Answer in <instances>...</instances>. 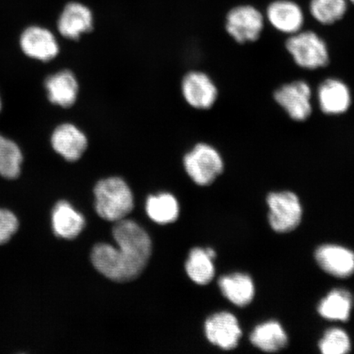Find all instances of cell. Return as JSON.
<instances>
[{"instance_id":"cell-1","label":"cell","mask_w":354,"mask_h":354,"mask_svg":"<svg viewBox=\"0 0 354 354\" xmlns=\"http://www.w3.org/2000/svg\"><path fill=\"white\" fill-rule=\"evenodd\" d=\"M118 248L98 243L93 248L91 261L95 268L111 281L127 282L135 280L144 271L152 252L147 232L136 221L122 219L113 228Z\"/></svg>"},{"instance_id":"cell-2","label":"cell","mask_w":354,"mask_h":354,"mask_svg":"<svg viewBox=\"0 0 354 354\" xmlns=\"http://www.w3.org/2000/svg\"><path fill=\"white\" fill-rule=\"evenodd\" d=\"M95 210L100 218L117 223L134 209V197L129 185L121 177L103 179L94 189Z\"/></svg>"},{"instance_id":"cell-3","label":"cell","mask_w":354,"mask_h":354,"mask_svg":"<svg viewBox=\"0 0 354 354\" xmlns=\"http://www.w3.org/2000/svg\"><path fill=\"white\" fill-rule=\"evenodd\" d=\"M286 48L299 68L317 70L329 63L328 47L320 35L312 30H300L290 35Z\"/></svg>"},{"instance_id":"cell-4","label":"cell","mask_w":354,"mask_h":354,"mask_svg":"<svg viewBox=\"0 0 354 354\" xmlns=\"http://www.w3.org/2000/svg\"><path fill=\"white\" fill-rule=\"evenodd\" d=\"M185 171L194 183L209 185L223 174L224 161L218 150L207 143H198L185 155Z\"/></svg>"},{"instance_id":"cell-5","label":"cell","mask_w":354,"mask_h":354,"mask_svg":"<svg viewBox=\"0 0 354 354\" xmlns=\"http://www.w3.org/2000/svg\"><path fill=\"white\" fill-rule=\"evenodd\" d=\"M268 220L273 231L288 233L294 231L302 220L303 209L299 198L290 192L268 194Z\"/></svg>"},{"instance_id":"cell-6","label":"cell","mask_w":354,"mask_h":354,"mask_svg":"<svg viewBox=\"0 0 354 354\" xmlns=\"http://www.w3.org/2000/svg\"><path fill=\"white\" fill-rule=\"evenodd\" d=\"M313 91L304 81L285 84L274 92V100L295 122L306 121L313 113Z\"/></svg>"},{"instance_id":"cell-7","label":"cell","mask_w":354,"mask_h":354,"mask_svg":"<svg viewBox=\"0 0 354 354\" xmlns=\"http://www.w3.org/2000/svg\"><path fill=\"white\" fill-rule=\"evenodd\" d=\"M264 28V17L256 8L242 6L228 12L225 30L239 44L258 41Z\"/></svg>"},{"instance_id":"cell-8","label":"cell","mask_w":354,"mask_h":354,"mask_svg":"<svg viewBox=\"0 0 354 354\" xmlns=\"http://www.w3.org/2000/svg\"><path fill=\"white\" fill-rule=\"evenodd\" d=\"M181 92L187 103L199 110L211 109L218 97V88L209 75L197 71L185 75Z\"/></svg>"},{"instance_id":"cell-9","label":"cell","mask_w":354,"mask_h":354,"mask_svg":"<svg viewBox=\"0 0 354 354\" xmlns=\"http://www.w3.org/2000/svg\"><path fill=\"white\" fill-rule=\"evenodd\" d=\"M205 330L209 342L224 351L236 348L242 335L237 318L227 312L216 313L207 318Z\"/></svg>"},{"instance_id":"cell-10","label":"cell","mask_w":354,"mask_h":354,"mask_svg":"<svg viewBox=\"0 0 354 354\" xmlns=\"http://www.w3.org/2000/svg\"><path fill=\"white\" fill-rule=\"evenodd\" d=\"M20 44L25 55L43 62L54 59L59 53L55 35L39 26L26 28L21 35Z\"/></svg>"},{"instance_id":"cell-11","label":"cell","mask_w":354,"mask_h":354,"mask_svg":"<svg viewBox=\"0 0 354 354\" xmlns=\"http://www.w3.org/2000/svg\"><path fill=\"white\" fill-rule=\"evenodd\" d=\"M53 149L65 160L76 162L82 157L88 148L85 133L73 123L61 124L51 136Z\"/></svg>"},{"instance_id":"cell-12","label":"cell","mask_w":354,"mask_h":354,"mask_svg":"<svg viewBox=\"0 0 354 354\" xmlns=\"http://www.w3.org/2000/svg\"><path fill=\"white\" fill-rule=\"evenodd\" d=\"M318 106L323 113L337 116L347 112L352 104L351 91L347 84L337 78H328L317 88Z\"/></svg>"},{"instance_id":"cell-13","label":"cell","mask_w":354,"mask_h":354,"mask_svg":"<svg viewBox=\"0 0 354 354\" xmlns=\"http://www.w3.org/2000/svg\"><path fill=\"white\" fill-rule=\"evenodd\" d=\"M94 17L90 8L77 2H71L64 7L57 20V30L64 38L78 39L91 32Z\"/></svg>"},{"instance_id":"cell-14","label":"cell","mask_w":354,"mask_h":354,"mask_svg":"<svg viewBox=\"0 0 354 354\" xmlns=\"http://www.w3.org/2000/svg\"><path fill=\"white\" fill-rule=\"evenodd\" d=\"M315 259L330 275L347 278L354 273V252L340 245H324L317 248Z\"/></svg>"},{"instance_id":"cell-15","label":"cell","mask_w":354,"mask_h":354,"mask_svg":"<svg viewBox=\"0 0 354 354\" xmlns=\"http://www.w3.org/2000/svg\"><path fill=\"white\" fill-rule=\"evenodd\" d=\"M266 13L270 24L278 32L291 35L303 28L304 12L297 3L290 0H277L272 3Z\"/></svg>"},{"instance_id":"cell-16","label":"cell","mask_w":354,"mask_h":354,"mask_svg":"<svg viewBox=\"0 0 354 354\" xmlns=\"http://www.w3.org/2000/svg\"><path fill=\"white\" fill-rule=\"evenodd\" d=\"M48 98L52 104L69 108L76 103L79 84L73 72L63 70L48 77L46 81Z\"/></svg>"},{"instance_id":"cell-17","label":"cell","mask_w":354,"mask_h":354,"mask_svg":"<svg viewBox=\"0 0 354 354\" xmlns=\"http://www.w3.org/2000/svg\"><path fill=\"white\" fill-rule=\"evenodd\" d=\"M86 220L68 201L57 203L52 212V227L57 237L73 240L83 231Z\"/></svg>"},{"instance_id":"cell-18","label":"cell","mask_w":354,"mask_h":354,"mask_svg":"<svg viewBox=\"0 0 354 354\" xmlns=\"http://www.w3.org/2000/svg\"><path fill=\"white\" fill-rule=\"evenodd\" d=\"M221 293L238 307H245L254 299L255 286L252 278L245 273H233L220 278Z\"/></svg>"},{"instance_id":"cell-19","label":"cell","mask_w":354,"mask_h":354,"mask_svg":"<svg viewBox=\"0 0 354 354\" xmlns=\"http://www.w3.org/2000/svg\"><path fill=\"white\" fill-rule=\"evenodd\" d=\"M250 338L256 348L268 353L280 351L288 344V336L284 328L276 321H269L257 326Z\"/></svg>"},{"instance_id":"cell-20","label":"cell","mask_w":354,"mask_h":354,"mask_svg":"<svg viewBox=\"0 0 354 354\" xmlns=\"http://www.w3.org/2000/svg\"><path fill=\"white\" fill-rule=\"evenodd\" d=\"M353 305V296L348 291L336 289L321 301L317 311L325 319L346 322L351 317Z\"/></svg>"},{"instance_id":"cell-21","label":"cell","mask_w":354,"mask_h":354,"mask_svg":"<svg viewBox=\"0 0 354 354\" xmlns=\"http://www.w3.org/2000/svg\"><path fill=\"white\" fill-rule=\"evenodd\" d=\"M146 212L154 223L165 225L174 223L179 216V203L169 193L150 196L146 201Z\"/></svg>"},{"instance_id":"cell-22","label":"cell","mask_w":354,"mask_h":354,"mask_svg":"<svg viewBox=\"0 0 354 354\" xmlns=\"http://www.w3.org/2000/svg\"><path fill=\"white\" fill-rule=\"evenodd\" d=\"M185 271L196 284L207 285L215 276L214 259L207 253L206 250L194 248L190 251L189 259L185 263Z\"/></svg>"},{"instance_id":"cell-23","label":"cell","mask_w":354,"mask_h":354,"mask_svg":"<svg viewBox=\"0 0 354 354\" xmlns=\"http://www.w3.org/2000/svg\"><path fill=\"white\" fill-rule=\"evenodd\" d=\"M22 159L19 146L0 135V176L11 180L19 177Z\"/></svg>"},{"instance_id":"cell-24","label":"cell","mask_w":354,"mask_h":354,"mask_svg":"<svg viewBox=\"0 0 354 354\" xmlns=\"http://www.w3.org/2000/svg\"><path fill=\"white\" fill-rule=\"evenodd\" d=\"M347 11V0H312L310 12L323 25H331L342 20Z\"/></svg>"},{"instance_id":"cell-25","label":"cell","mask_w":354,"mask_h":354,"mask_svg":"<svg viewBox=\"0 0 354 354\" xmlns=\"http://www.w3.org/2000/svg\"><path fill=\"white\" fill-rule=\"evenodd\" d=\"M318 346L324 354H344L351 351V339L346 332L339 328L327 330Z\"/></svg>"},{"instance_id":"cell-26","label":"cell","mask_w":354,"mask_h":354,"mask_svg":"<svg viewBox=\"0 0 354 354\" xmlns=\"http://www.w3.org/2000/svg\"><path fill=\"white\" fill-rule=\"evenodd\" d=\"M19 227V220L13 212L0 209V245L10 241Z\"/></svg>"},{"instance_id":"cell-27","label":"cell","mask_w":354,"mask_h":354,"mask_svg":"<svg viewBox=\"0 0 354 354\" xmlns=\"http://www.w3.org/2000/svg\"><path fill=\"white\" fill-rule=\"evenodd\" d=\"M0 110H1V100H0Z\"/></svg>"},{"instance_id":"cell-28","label":"cell","mask_w":354,"mask_h":354,"mask_svg":"<svg viewBox=\"0 0 354 354\" xmlns=\"http://www.w3.org/2000/svg\"><path fill=\"white\" fill-rule=\"evenodd\" d=\"M353 4H354V0H349Z\"/></svg>"}]
</instances>
